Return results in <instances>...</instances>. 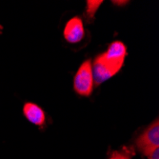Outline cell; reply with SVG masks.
Returning <instances> with one entry per match:
<instances>
[{"instance_id":"obj_1","label":"cell","mask_w":159,"mask_h":159,"mask_svg":"<svg viewBox=\"0 0 159 159\" xmlns=\"http://www.w3.org/2000/svg\"><path fill=\"white\" fill-rule=\"evenodd\" d=\"M92 59L85 60L78 68L74 77V90L80 96H90L94 88Z\"/></svg>"},{"instance_id":"obj_2","label":"cell","mask_w":159,"mask_h":159,"mask_svg":"<svg viewBox=\"0 0 159 159\" xmlns=\"http://www.w3.org/2000/svg\"><path fill=\"white\" fill-rule=\"evenodd\" d=\"M159 147V121L156 118L135 139V148L143 156H149Z\"/></svg>"},{"instance_id":"obj_3","label":"cell","mask_w":159,"mask_h":159,"mask_svg":"<svg viewBox=\"0 0 159 159\" xmlns=\"http://www.w3.org/2000/svg\"><path fill=\"white\" fill-rule=\"evenodd\" d=\"M92 68H93L94 86H99L100 84L109 80L116 74H118V71L121 70L106 62L99 55H97L93 61Z\"/></svg>"},{"instance_id":"obj_4","label":"cell","mask_w":159,"mask_h":159,"mask_svg":"<svg viewBox=\"0 0 159 159\" xmlns=\"http://www.w3.org/2000/svg\"><path fill=\"white\" fill-rule=\"evenodd\" d=\"M99 56L111 65L122 69L127 56V47L121 41H113Z\"/></svg>"},{"instance_id":"obj_5","label":"cell","mask_w":159,"mask_h":159,"mask_svg":"<svg viewBox=\"0 0 159 159\" xmlns=\"http://www.w3.org/2000/svg\"><path fill=\"white\" fill-rule=\"evenodd\" d=\"M63 35L66 41L70 44H76L80 42L85 35L83 20L78 16L70 19L64 28Z\"/></svg>"},{"instance_id":"obj_6","label":"cell","mask_w":159,"mask_h":159,"mask_svg":"<svg viewBox=\"0 0 159 159\" xmlns=\"http://www.w3.org/2000/svg\"><path fill=\"white\" fill-rule=\"evenodd\" d=\"M23 114L29 122L37 127H43L46 123L45 111L35 103L27 102L23 106Z\"/></svg>"},{"instance_id":"obj_7","label":"cell","mask_w":159,"mask_h":159,"mask_svg":"<svg viewBox=\"0 0 159 159\" xmlns=\"http://www.w3.org/2000/svg\"><path fill=\"white\" fill-rule=\"evenodd\" d=\"M102 0H88L86 2V10L84 12V16L86 20L89 23L93 22L95 16V13L99 7L102 5Z\"/></svg>"},{"instance_id":"obj_8","label":"cell","mask_w":159,"mask_h":159,"mask_svg":"<svg viewBox=\"0 0 159 159\" xmlns=\"http://www.w3.org/2000/svg\"><path fill=\"white\" fill-rule=\"evenodd\" d=\"M135 155V150L133 146H124L120 150L113 151L108 159H133Z\"/></svg>"},{"instance_id":"obj_9","label":"cell","mask_w":159,"mask_h":159,"mask_svg":"<svg viewBox=\"0 0 159 159\" xmlns=\"http://www.w3.org/2000/svg\"><path fill=\"white\" fill-rule=\"evenodd\" d=\"M148 159H159V149L155 150L152 153L148 156Z\"/></svg>"},{"instance_id":"obj_10","label":"cell","mask_w":159,"mask_h":159,"mask_svg":"<svg viewBox=\"0 0 159 159\" xmlns=\"http://www.w3.org/2000/svg\"><path fill=\"white\" fill-rule=\"evenodd\" d=\"M112 3H113V4H115V5H119V4H120V5H122V3H123V4H125V3H128V1H113Z\"/></svg>"},{"instance_id":"obj_11","label":"cell","mask_w":159,"mask_h":159,"mask_svg":"<svg viewBox=\"0 0 159 159\" xmlns=\"http://www.w3.org/2000/svg\"><path fill=\"white\" fill-rule=\"evenodd\" d=\"M2 30H3V27H2L1 25H0V34H2Z\"/></svg>"}]
</instances>
